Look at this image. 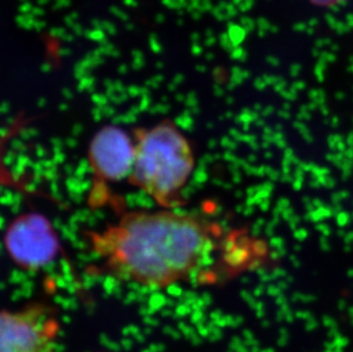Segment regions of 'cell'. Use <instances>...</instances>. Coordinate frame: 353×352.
<instances>
[{
    "mask_svg": "<svg viewBox=\"0 0 353 352\" xmlns=\"http://www.w3.org/2000/svg\"><path fill=\"white\" fill-rule=\"evenodd\" d=\"M5 243L14 262L26 270L47 266L57 253L53 228L38 214H26L15 219L7 229Z\"/></svg>",
    "mask_w": 353,
    "mask_h": 352,
    "instance_id": "cell-4",
    "label": "cell"
},
{
    "mask_svg": "<svg viewBox=\"0 0 353 352\" xmlns=\"http://www.w3.org/2000/svg\"><path fill=\"white\" fill-rule=\"evenodd\" d=\"M60 333L57 313L45 303L0 310V352H55Z\"/></svg>",
    "mask_w": 353,
    "mask_h": 352,
    "instance_id": "cell-3",
    "label": "cell"
},
{
    "mask_svg": "<svg viewBox=\"0 0 353 352\" xmlns=\"http://www.w3.org/2000/svg\"><path fill=\"white\" fill-rule=\"evenodd\" d=\"M133 160L134 139L118 127H104L90 142V167L100 182L128 179Z\"/></svg>",
    "mask_w": 353,
    "mask_h": 352,
    "instance_id": "cell-5",
    "label": "cell"
},
{
    "mask_svg": "<svg viewBox=\"0 0 353 352\" xmlns=\"http://www.w3.org/2000/svg\"><path fill=\"white\" fill-rule=\"evenodd\" d=\"M319 1H332V0H319Z\"/></svg>",
    "mask_w": 353,
    "mask_h": 352,
    "instance_id": "cell-6",
    "label": "cell"
},
{
    "mask_svg": "<svg viewBox=\"0 0 353 352\" xmlns=\"http://www.w3.org/2000/svg\"><path fill=\"white\" fill-rule=\"evenodd\" d=\"M194 166V151L179 127L165 120L141 128L134 137L130 184L161 208H176Z\"/></svg>",
    "mask_w": 353,
    "mask_h": 352,
    "instance_id": "cell-2",
    "label": "cell"
},
{
    "mask_svg": "<svg viewBox=\"0 0 353 352\" xmlns=\"http://www.w3.org/2000/svg\"><path fill=\"white\" fill-rule=\"evenodd\" d=\"M88 239L111 276L150 289L189 280L214 247L208 223L176 208L123 213Z\"/></svg>",
    "mask_w": 353,
    "mask_h": 352,
    "instance_id": "cell-1",
    "label": "cell"
}]
</instances>
